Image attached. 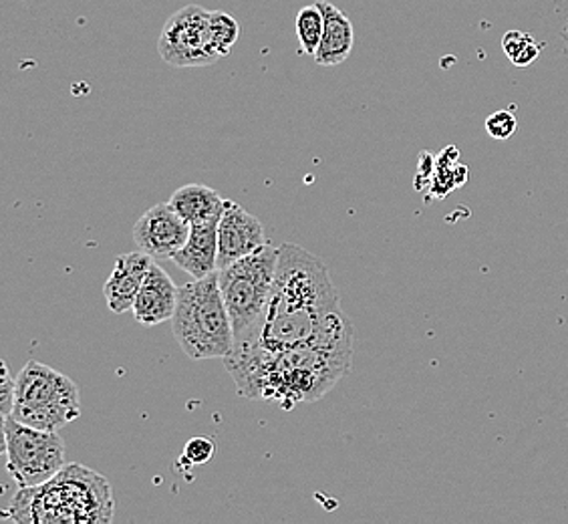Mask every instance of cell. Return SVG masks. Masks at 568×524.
Instances as JSON below:
<instances>
[{"label":"cell","instance_id":"cell-10","mask_svg":"<svg viewBox=\"0 0 568 524\" xmlns=\"http://www.w3.org/2000/svg\"><path fill=\"white\" fill-rule=\"evenodd\" d=\"M266 244L261 220L236 202L226 200L219 222V271Z\"/></svg>","mask_w":568,"mask_h":524},{"label":"cell","instance_id":"cell-16","mask_svg":"<svg viewBox=\"0 0 568 524\" xmlns=\"http://www.w3.org/2000/svg\"><path fill=\"white\" fill-rule=\"evenodd\" d=\"M323 33H325V14L321 11L318 2L303 7L296 14V34H298L301 51L308 57L317 56Z\"/></svg>","mask_w":568,"mask_h":524},{"label":"cell","instance_id":"cell-5","mask_svg":"<svg viewBox=\"0 0 568 524\" xmlns=\"http://www.w3.org/2000/svg\"><path fill=\"white\" fill-rule=\"evenodd\" d=\"M172 331L190 360H224L229 355L234 331L220 291L219 271L180 289Z\"/></svg>","mask_w":568,"mask_h":524},{"label":"cell","instance_id":"cell-9","mask_svg":"<svg viewBox=\"0 0 568 524\" xmlns=\"http://www.w3.org/2000/svg\"><path fill=\"white\" fill-rule=\"evenodd\" d=\"M192 232V224L182 219L175 208L165 204H155L150 208L142 219L133 226V241L140 251L150 254L152 259H174L178 251L184 249Z\"/></svg>","mask_w":568,"mask_h":524},{"label":"cell","instance_id":"cell-8","mask_svg":"<svg viewBox=\"0 0 568 524\" xmlns=\"http://www.w3.org/2000/svg\"><path fill=\"white\" fill-rule=\"evenodd\" d=\"M158 51L165 63L174 67H206L220 56L210 39V11L190 4L174 12L164 24Z\"/></svg>","mask_w":568,"mask_h":524},{"label":"cell","instance_id":"cell-15","mask_svg":"<svg viewBox=\"0 0 568 524\" xmlns=\"http://www.w3.org/2000/svg\"><path fill=\"white\" fill-rule=\"evenodd\" d=\"M170 204L175 208V212L182 219H186L190 224H197V222L220 219L224 212L226 200L210 187L187 184V187L175 190L170 198Z\"/></svg>","mask_w":568,"mask_h":524},{"label":"cell","instance_id":"cell-18","mask_svg":"<svg viewBox=\"0 0 568 524\" xmlns=\"http://www.w3.org/2000/svg\"><path fill=\"white\" fill-rule=\"evenodd\" d=\"M503 49L516 67L530 66L540 56V47L536 44L535 39L528 33H520V31H510V33L504 34Z\"/></svg>","mask_w":568,"mask_h":524},{"label":"cell","instance_id":"cell-6","mask_svg":"<svg viewBox=\"0 0 568 524\" xmlns=\"http://www.w3.org/2000/svg\"><path fill=\"white\" fill-rule=\"evenodd\" d=\"M81 415L79 390L71 377L29 361L17 375V395L11 417L24 426L57 432Z\"/></svg>","mask_w":568,"mask_h":524},{"label":"cell","instance_id":"cell-3","mask_svg":"<svg viewBox=\"0 0 568 524\" xmlns=\"http://www.w3.org/2000/svg\"><path fill=\"white\" fill-rule=\"evenodd\" d=\"M113 506L110 482L85 466L67 464L51 481L17 492L9 516L21 524L110 523Z\"/></svg>","mask_w":568,"mask_h":524},{"label":"cell","instance_id":"cell-14","mask_svg":"<svg viewBox=\"0 0 568 524\" xmlns=\"http://www.w3.org/2000/svg\"><path fill=\"white\" fill-rule=\"evenodd\" d=\"M318 7L325 14V33L318 44L315 61L323 67L341 66L347 61L355 44L353 22L345 17V12L327 0H318Z\"/></svg>","mask_w":568,"mask_h":524},{"label":"cell","instance_id":"cell-7","mask_svg":"<svg viewBox=\"0 0 568 524\" xmlns=\"http://www.w3.org/2000/svg\"><path fill=\"white\" fill-rule=\"evenodd\" d=\"M7 468L21 488L41 486L65 468V442L57 432L24 426L2 417Z\"/></svg>","mask_w":568,"mask_h":524},{"label":"cell","instance_id":"cell-4","mask_svg":"<svg viewBox=\"0 0 568 524\" xmlns=\"http://www.w3.org/2000/svg\"><path fill=\"white\" fill-rule=\"evenodd\" d=\"M276 261L278 249L266 242L258 251L219 271L220 291L234 331V347L261 343L273 295Z\"/></svg>","mask_w":568,"mask_h":524},{"label":"cell","instance_id":"cell-13","mask_svg":"<svg viewBox=\"0 0 568 524\" xmlns=\"http://www.w3.org/2000/svg\"><path fill=\"white\" fill-rule=\"evenodd\" d=\"M219 222L220 219H212L192 224L184 249L172 259L192 279H204L219 271Z\"/></svg>","mask_w":568,"mask_h":524},{"label":"cell","instance_id":"cell-21","mask_svg":"<svg viewBox=\"0 0 568 524\" xmlns=\"http://www.w3.org/2000/svg\"><path fill=\"white\" fill-rule=\"evenodd\" d=\"M214 456V442L209 437H192L184 450V460L190 464H206Z\"/></svg>","mask_w":568,"mask_h":524},{"label":"cell","instance_id":"cell-12","mask_svg":"<svg viewBox=\"0 0 568 524\" xmlns=\"http://www.w3.org/2000/svg\"><path fill=\"white\" fill-rule=\"evenodd\" d=\"M152 262V256L143 251L125 252V254L118 256L110 279L103 286V295H105L108 306L115 315L132 311L135 296L142 289L145 274L150 271Z\"/></svg>","mask_w":568,"mask_h":524},{"label":"cell","instance_id":"cell-2","mask_svg":"<svg viewBox=\"0 0 568 524\" xmlns=\"http://www.w3.org/2000/svg\"><path fill=\"white\" fill-rule=\"evenodd\" d=\"M343 318L327 264L298 244H281L261 345L271 351L295 347Z\"/></svg>","mask_w":568,"mask_h":524},{"label":"cell","instance_id":"cell-17","mask_svg":"<svg viewBox=\"0 0 568 524\" xmlns=\"http://www.w3.org/2000/svg\"><path fill=\"white\" fill-rule=\"evenodd\" d=\"M241 37V24L229 12L210 11V39L220 59L230 53Z\"/></svg>","mask_w":568,"mask_h":524},{"label":"cell","instance_id":"cell-1","mask_svg":"<svg viewBox=\"0 0 568 524\" xmlns=\"http://www.w3.org/2000/svg\"><path fill=\"white\" fill-rule=\"evenodd\" d=\"M353 328L347 315L318 337L288 350L234 347L224 365L242 397L293 410L325 397L351 372Z\"/></svg>","mask_w":568,"mask_h":524},{"label":"cell","instance_id":"cell-19","mask_svg":"<svg viewBox=\"0 0 568 524\" xmlns=\"http://www.w3.org/2000/svg\"><path fill=\"white\" fill-rule=\"evenodd\" d=\"M518 128V120L514 118L513 111H496L486 120V131L494 140H508Z\"/></svg>","mask_w":568,"mask_h":524},{"label":"cell","instance_id":"cell-11","mask_svg":"<svg viewBox=\"0 0 568 524\" xmlns=\"http://www.w3.org/2000/svg\"><path fill=\"white\" fill-rule=\"evenodd\" d=\"M180 289L164 269L152 262L150 271L145 274L140 293L133 303V318L142 325H160L164 321L174 319L175 306H178Z\"/></svg>","mask_w":568,"mask_h":524},{"label":"cell","instance_id":"cell-20","mask_svg":"<svg viewBox=\"0 0 568 524\" xmlns=\"http://www.w3.org/2000/svg\"><path fill=\"white\" fill-rule=\"evenodd\" d=\"M0 370H2V375H0V412H2V417H9L12 414V407H14L17 377H12L7 361H0Z\"/></svg>","mask_w":568,"mask_h":524}]
</instances>
